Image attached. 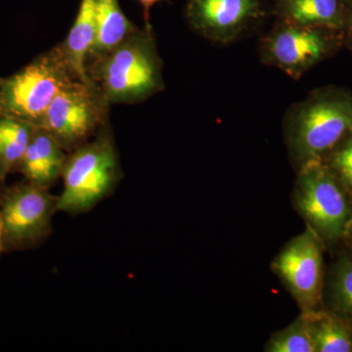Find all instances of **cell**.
I'll return each instance as SVG.
<instances>
[{"label": "cell", "mask_w": 352, "mask_h": 352, "mask_svg": "<svg viewBox=\"0 0 352 352\" xmlns=\"http://www.w3.org/2000/svg\"><path fill=\"white\" fill-rule=\"evenodd\" d=\"M284 138L296 170L322 162L352 134V92L346 87L315 88L289 106L283 119Z\"/></svg>", "instance_id": "6da1fadb"}, {"label": "cell", "mask_w": 352, "mask_h": 352, "mask_svg": "<svg viewBox=\"0 0 352 352\" xmlns=\"http://www.w3.org/2000/svg\"><path fill=\"white\" fill-rule=\"evenodd\" d=\"M88 78L109 104H135L164 89L163 61L151 27L136 29L117 47L87 64Z\"/></svg>", "instance_id": "7a4b0ae2"}, {"label": "cell", "mask_w": 352, "mask_h": 352, "mask_svg": "<svg viewBox=\"0 0 352 352\" xmlns=\"http://www.w3.org/2000/svg\"><path fill=\"white\" fill-rule=\"evenodd\" d=\"M76 78L61 45L58 46L0 80V115L38 126L53 99Z\"/></svg>", "instance_id": "3957f363"}, {"label": "cell", "mask_w": 352, "mask_h": 352, "mask_svg": "<svg viewBox=\"0 0 352 352\" xmlns=\"http://www.w3.org/2000/svg\"><path fill=\"white\" fill-rule=\"evenodd\" d=\"M61 177L64 188L57 197L58 210L80 214L92 210L113 191L120 177L119 157L112 138L100 134L76 148L67 157Z\"/></svg>", "instance_id": "277c9868"}, {"label": "cell", "mask_w": 352, "mask_h": 352, "mask_svg": "<svg viewBox=\"0 0 352 352\" xmlns=\"http://www.w3.org/2000/svg\"><path fill=\"white\" fill-rule=\"evenodd\" d=\"M296 212L327 248L344 242L351 212V197L322 162L296 170L293 191Z\"/></svg>", "instance_id": "5b68a950"}, {"label": "cell", "mask_w": 352, "mask_h": 352, "mask_svg": "<svg viewBox=\"0 0 352 352\" xmlns=\"http://www.w3.org/2000/svg\"><path fill=\"white\" fill-rule=\"evenodd\" d=\"M344 50L342 32L328 28L302 27L275 20L258 43L259 60L294 80H300L316 65Z\"/></svg>", "instance_id": "8992f818"}, {"label": "cell", "mask_w": 352, "mask_h": 352, "mask_svg": "<svg viewBox=\"0 0 352 352\" xmlns=\"http://www.w3.org/2000/svg\"><path fill=\"white\" fill-rule=\"evenodd\" d=\"M108 106L91 80L76 78L53 99L38 126L50 132L64 150L76 149L103 126Z\"/></svg>", "instance_id": "52a82bcc"}, {"label": "cell", "mask_w": 352, "mask_h": 352, "mask_svg": "<svg viewBox=\"0 0 352 352\" xmlns=\"http://www.w3.org/2000/svg\"><path fill=\"white\" fill-rule=\"evenodd\" d=\"M325 250L320 238L307 226L273 261V272L295 298L300 314H311L324 308Z\"/></svg>", "instance_id": "ba28073f"}, {"label": "cell", "mask_w": 352, "mask_h": 352, "mask_svg": "<svg viewBox=\"0 0 352 352\" xmlns=\"http://www.w3.org/2000/svg\"><path fill=\"white\" fill-rule=\"evenodd\" d=\"M58 212L57 197L32 183H22L0 196L4 251L24 250L46 239Z\"/></svg>", "instance_id": "9c48e42d"}, {"label": "cell", "mask_w": 352, "mask_h": 352, "mask_svg": "<svg viewBox=\"0 0 352 352\" xmlns=\"http://www.w3.org/2000/svg\"><path fill=\"white\" fill-rule=\"evenodd\" d=\"M185 16L201 38L226 46L256 29L271 10L264 0H188Z\"/></svg>", "instance_id": "30bf717a"}, {"label": "cell", "mask_w": 352, "mask_h": 352, "mask_svg": "<svg viewBox=\"0 0 352 352\" xmlns=\"http://www.w3.org/2000/svg\"><path fill=\"white\" fill-rule=\"evenodd\" d=\"M64 148L43 127L36 126L17 170L28 182L50 189L62 176Z\"/></svg>", "instance_id": "8fae6325"}, {"label": "cell", "mask_w": 352, "mask_h": 352, "mask_svg": "<svg viewBox=\"0 0 352 352\" xmlns=\"http://www.w3.org/2000/svg\"><path fill=\"white\" fill-rule=\"evenodd\" d=\"M344 0H270L275 20L302 27L328 28L340 31Z\"/></svg>", "instance_id": "7c38bea8"}, {"label": "cell", "mask_w": 352, "mask_h": 352, "mask_svg": "<svg viewBox=\"0 0 352 352\" xmlns=\"http://www.w3.org/2000/svg\"><path fill=\"white\" fill-rule=\"evenodd\" d=\"M135 30L120 9L119 0H96L95 39L87 66L117 47Z\"/></svg>", "instance_id": "4fadbf2b"}, {"label": "cell", "mask_w": 352, "mask_h": 352, "mask_svg": "<svg viewBox=\"0 0 352 352\" xmlns=\"http://www.w3.org/2000/svg\"><path fill=\"white\" fill-rule=\"evenodd\" d=\"M95 6L96 0H82L68 38L61 44L74 73L78 78L85 80H89L87 60L95 39Z\"/></svg>", "instance_id": "5bb4252c"}, {"label": "cell", "mask_w": 352, "mask_h": 352, "mask_svg": "<svg viewBox=\"0 0 352 352\" xmlns=\"http://www.w3.org/2000/svg\"><path fill=\"white\" fill-rule=\"evenodd\" d=\"M307 314L316 352H352V322L326 308Z\"/></svg>", "instance_id": "9a60e30c"}, {"label": "cell", "mask_w": 352, "mask_h": 352, "mask_svg": "<svg viewBox=\"0 0 352 352\" xmlns=\"http://www.w3.org/2000/svg\"><path fill=\"white\" fill-rule=\"evenodd\" d=\"M324 308L352 322V254L342 252L326 275Z\"/></svg>", "instance_id": "2e32d148"}, {"label": "cell", "mask_w": 352, "mask_h": 352, "mask_svg": "<svg viewBox=\"0 0 352 352\" xmlns=\"http://www.w3.org/2000/svg\"><path fill=\"white\" fill-rule=\"evenodd\" d=\"M34 129L24 120L0 115V157L7 173L17 170Z\"/></svg>", "instance_id": "e0dca14e"}, {"label": "cell", "mask_w": 352, "mask_h": 352, "mask_svg": "<svg viewBox=\"0 0 352 352\" xmlns=\"http://www.w3.org/2000/svg\"><path fill=\"white\" fill-rule=\"evenodd\" d=\"M267 352H316L311 324L307 314L300 317L283 330L273 333L266 344Z\"/></svg>", "instance_id": "ac0fdd59"}, {"label": "cell", "mask_w": 352, "mask_h": 352, "mask_svg": "<svg viewBox=\"0 0 352 352\" xmlns=\"http://www.w3.org/2000/svg\"><path fill=\"white\" fill-rule=\"evenodd\" d=\"M322 163L352 197V134L342 140Z\"/></svg>", "instance_id": "d6986e66"}, {"label": "cell", "mask_w": 352, "mask_h": 352, "mask_svg": "<svg viewBox=\"0 0 352 352\" xmlns=\"http://www.w3.org/2000/svg\"><path fill=\"white\" fill-rule=\"evenodd\" d=\"M340 32L344 41V48L352 53V0L344 1V16Z\"/></svg>", "instance_id": "ffe728a7"}, {"label": "cell", "mask_w": 352, "mask_h": 352, "mask_svg": "<svg viewBox=\"0 0 352 352\" xmlns=\"http://www.w3.org/2000/svg\"><path fill=\"white\" fill-rule=\"evenodd\" d=\"M138 1L142 6L143 11H144L146 27H151L150 25V11H151V8L155 4L164 1V0H138Z\"/></svg>", "instance_id": "44dd1931"}, {"label": "cell", "mask_w": 352, "mask_h": 352, "mask_svg": "<svg viewBox=\"0 0 352 352\" xmlns=\"http://www.w3.org/2000/svg\"><path fill=\"white\" fill-rule=\"evenodd\" d=\"M344 244L352 250V197H351V212L349 217V223H347L346 234H344Z\"/></svg>", "instance_id": "7402d4cb"}, {"label": "cell", "mask_w": 352, "mask_h": 352, "mask_svg": "<svg viewBox=\"0 0 352 352\" xmlns=\"http://www.w3.org/2000/svg\"><path fill=\"white\" fill-rule=\"evenodd\" d=\"M7 175L6 166H4L3 161H2L1 157H0V184L3 182L4 178Z\"/></svg>", "instance_id": "603a6c76"}, {"label": "cell", "mask_w": 352, "mask_h": 352, "mask_svg": "<svg viewBox=\"0 0 352 352\" xmlns=\"http://www.w3.org/2000/svg\"><path fill=\"white\" fill-rule=\"evenodd\" d=\"M4 252L3 235H2L1 215H0V254Z\"/></svg>", "instance_id": "cb8c5ba5"}, {"label": "cell", "mask_w": 352, "mask_h": 352, "mask_svg": "<svg viewBox=\"0 0 352 352\" xmlns=\"http://www.w3.org/2000/svg\"><path fill=\"white\" fill-rule=\"evenodd\" d=\"M351 254H352V252H351Z\"/></svg>", "instance_id": "d4e9b609"}]
</instances>
